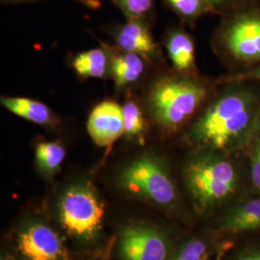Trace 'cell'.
I'll list each match as a JSON object with an SVG mask.
<instances>
[{"mask_svg": "<svg viewBox=\"0 0 260 260\" xmlns=\"http://www.w3.org/2000/svg\"><path fill=\"white\" fill-rule=\"evenodd\" d=\"M229 84L205 104L188 135L207 151L228 154L246 148L253 135L260 95L244 83Z\"/></svg>", "mask_w": 260, "mask_h": 260, "instance_id": "cell-1", "label": "cell"}, {"mask_svg": "<svg viewBox=\"0 0 260 260\" xmlns=\"http://www.w3.org/2000/svg\"><path fill=\"white\" fill-rule=\"evenodd\" d=\"M209 95V87L196 75H162L149 86L146 111L160 129L174 133L195 120Z\"/></svg>", "mask_w": 260, "mask_h": 260, "instance_id": "cell-2", "label": "cell"}, {"mask_svg": "<svg viewBox=\"0 0 260 260\" xmlns=\"http://www.w3.org/2000/svg\"><path fill=\"white\" fill-rule=\"evenodd\" d=\"M184 179L195 205L201 210L226 201L237 192L240 184L236 165L224 154L212 151L188 162Z\"/></svg>", "mask_w": 260, "mask_h": 260, "instance_id": "cell-3", "label": "cell"}, {"mask_svg": "<svg viewBox=\"0 0 260 260\" xmlns=\"http://www.w3.org/2000/svg\"><path fill=\"white\" fill-rule=\"evenodd\" d=\"M119 183L132 195L169 206L177 201V189L167 165L161 158L146 154L122 169Z\"/></svg>", "mask_w": 260, "mask_h": 260, "instance_id": "cell-4", "label": "cell"}, {"mask_svg": "<svg viewBox=\"0 0 260 260\" xmlns=\"http://www.w3.org/2000/svg\"><path fill=\"white\" fill-rule=\"evenodd\" d=\"M218 44L233 61L260 63L259 8H244L229 16L219 30Z\"/></svg>", "mask_w": 260, "mask_h": 260, "instance_id": "cell-5", "label": "cell"}, {"mask_svg": "<svg viewBox=\"0 0 260 260\" xmlns=\"http://www.w3.org/2000/svg\"><path fill=\"white\" fill-rule=\"evenodd\" d=\"M103 205L93 186L78 182L68 187L59 202V217L66 230L80 238H90L103 223Z\"/></svg>", "mask_w": 260, "mask_h": 260, "instance_id": "cell-6", "label": "cell"}, {"mask_svg": "<svg viewBox=\"0 0 260 260\" xmlns=\"http://www.w3.org/2000/svg\"><path fill=\"white\" fill-rule=\"evenodd\" d=\"M168 252L165 236L154 229L136 225L121 233L120 255L122 260H166Z\"/></svg>", "mask_w": 260, "mask_h": 260, "instance_id": "cell-7", "label": "cell"}, {"mask_svg": "<svg viewBox=\"0 0 260 260\" xmlns=\"http://www.w3.org/2000/svg\"><path fill=\"white\" fill-rule=\"evenodd\" d=\"M87 130L96 146L111 148L124 135L122 106L112 100L96 104L89 115Z\"/></svg>", "mask_w": 260, "mask_h": 260, "instance_id": "cell-8", "label": "cell"}, {"mask_svg": "<svg viewBox=\"0 0 260 260\" xmlns=\"http://www.w3.org/2000/svg\"><path fill=\"white\" fill-rule=\"evenodd\" d=\"M19 249L28 260H61L64 248L58 234L44 223H32L19 235Z\"/></svg>", "mask_w": 260, "mask_h": 260, "instance_id": "cell-9", "label": "cell"}, {"mask_svg": "<svg viewBox=\"0 0 260 260\" xmlns=\"http://www.w3.org/2000/svg\"><path fill=\"white\" fill-rule=\"evenodd\" d=\"M113 37L118 48L142 56L149 63L161 58V51L145 19H127L115 28Z\"/></svg>", "mask_w": 260, "mask_h": 260, "instance_id": "cell-10", "label": "cell"}, {"mask_svg": "<svg viewBox=\"0 0 260 260\" xmlns=\"http://www.w3.org/2000/svg\"><path fill=\"white\" fill-rule=\"evenodd\" d=\"M110 59V74L118 90H125L140 82L147 71L145 58L136 53L106 47Z\"/></svg>", "mask_w": 260, "mask_h": 260, "instance_id": "cell-11", "label": "cell"}, {"mask_svg": "<svg viewBox=\"0 0 260 260\" xmlns=\"http://www.w3.org/2000/svg\"><path fill=\"white\" fill-rule=\"evenodd\" d=\"M1 105L20 118L44 127L56 128L60 122L47 104L36 100L23 96H2Z\"/></svg>", "mask_w": 260, "mask_h": 260, "instance_id": "cell-12", "label": "cell"}, {"mask_svg": "<svg viewBox=\"0 0 260 260\" xmlns=\"http://www.w3.org/2000/svg\"><path fill=\"white\" fill-rule=\"evenodd\" d=\"M168 56L177 73L195 75L196 49L192 37L183 29H174L166 39Z\"/></svg>", "mask_w": 260, "mask_h": 260, "instance_id": "cell-13", "label": "cell"}, {"mask_svg": "<svg viewBox=\"0 0 260 260\" xmlns=\"http://www.w3.org/2000/svg\"><path fill=\"white\" fill-rule=\"evenodd\" d=\"M221 230L231 233L260 230V197L235 205L224 216Z\"/></svg>", "mask_w": 260, "mask_h": 260, "instance_id": "cell-14", "label": "cell"}, {"mask_svg": "<svg viewBox=\"0 0 260 260\" xmlns=\"http://www.w3.org/2000/svg\"><path fill=\"white\" fill-rule=\"evenodd\" d=\"M75 74L81 78H104L110 74V59L107 49L93 48L81 52L73 60Z\"/></svg>", "mask_w": 260, "mask_h": 260, "instance_id": "cell-15", "label": "cell"}, {"mask_svg": "<svg viewBox=\"0 0 260 260\" xmlns=\"http://www.w3.org/2000/svg\"><path fill=\"white\" fill-rule=\"evenodd\" d=\"M146 112L136 99H126L122 105L125 136L136 139H142L145 136L149 124Z\"/></svg>", "mask_w": 260, "mask_h": 260, "instance_id": "cell-16", "label": "cell"}, {"mask_svg": "<svg viewBox=\"0 0 260 260\" xmlns=\"http://www.w3.org/2000/svg\"><path fill=\"white\" fill-rule=\"evenodd\" d=\"M65 157L66 149L59 142L43 141L36 145V163L38 167L46 174L52 175L58 172Z\"/></svg>", "mask_w": 260, "mask_h": 260, "instance_id": "cell-17", "label": "cell"}, {"mask_svg": "<svg viewBox=\"0 0 260 260\" xmlns=\"http://www.w3.org/2000/svg\"><path fill=\"white\" fill-rule=\"evenodd\" d=\"M168 6L186 21H195L214 12L207 0H166Z\"/></svg>", "mask_w": 260, "mask_h": 260, "instance_id": "cell-18", "label": "cell"}, {"mask_svg": "<svg viewBox=\"0 0 260 260\" xmlns=\"http://www.w3.org/2000/svg\"><path fill=\"white\" fill-rule=\"evenodd\" d=\"M127 19H146L153 9V0H113Z\"/></svg>", "mask_w": 260, "mask_h": 260, "instance_id": "cell-19", "label": "cell"}, {"mask_svg": "<svg viewBox=\"0 0 260 260\" xmlns=\"http://www.w3.org/2000/svg\"><path fill=\"white\" fill-rule=\"evenodd\" d=\"M251 184L260 192V140L251 137L247 145Z\"/></svg>", "mask_w": 260, "mask_h": 260, "instance_id": "cell-20", "label": "cell"}, {"mask_svg": "<svg viewBox=\"0 0 260 260\" xmlns=\"http://www.w3.org/2000/svg\"><path fill=\"white\" fill-rule=\"evenodd\" d=\"M206 255L207 245L202 240L194 239L187 242L173 260H205Z\"/></svg>", "mask_w": 260, "mask_h": 260, "instance_id": "cell-21", "label": "cell"}, {"mask_svg": "<svg viewBox=\"0 0 260 260\" xmlns=\"http://www.w3.org/2000/svg\"><path fill=\"white\" fill-rule=\"evenodd\" d=\"M253 81H260V66L253 67L230 76H225L222 78V81L220 82L225 84L247 83V82H253Z\"/></svg>", "mask_w": 260, "mask_h": 260, "instance_id": "cell-22", "label": "cell"}, {"mask_svg": "<svg viewBox=\"0 0 260 260\" xmlns=\"http://www.w3.org/2000/svg\"><path fill=\"white\" fill-rule=\"evenodd\" d=\"M207 1L213 8L214 12H216L222 9L236 7L238 4H242L247 0H207Z\"/></svg>", "mask_w": 260, "mask_h": 260, "instance_id": "cell-23", "label": "cell"}, {"mask_svg": "<svg viewBox=\"0 0 260 260\" xmlns=\"http://www.w3.org/2000/svg\"><path fill=\"white\" fill-rule=\"evenodd\" d=\"M2 1L10 2V3H19V2H25V1H32V0H2ZM74 1L90 9H98L101 7V4H102L100 0H74Z\"/></svg>", "mask_w": 260, "mask_h": 260, "instance_id": "cell-24", "label": "cell"}, {"mask_svg": "<svg viewBox=\"0 0 260 260\" xmlns=\"http://www.w3.org/2000/svg\"><path fill=\"white\" fill-rule=\"evenodd\" d=\"M237 260H260V249L243 253Z\"/></svg>", "mask_w": 260, "mask_h": 260, "instance_id": "cell-25", "label": "cell"}, {"mask_svg": "<svg viewBox=\"0 0 260 260\" xmlns=\"http://www.w3.org/2000/svg\"><path fill=\"white\" fill-rule=\"evenodd\" d=\"M254 137L258 138L260 140V107L257 116H256V120H255V123H254V128H253V135Z\"/></svg>", "mask_w": 260, "mask_h": 260, "instance_id": "cell-26", "label": "cell"}, {"mask_svg": "<svg viewBox=\"0 0 260 260\" xmlns=\"http://www.w3.org/2000/svg\"><path fill=\"white\" fill-rule=\"evenodd\" d=\"M2 260H8V259H2Z\"/></svg>", "mask_w": 260, "mask_h": 260, "instance_id": "cell-27", "label": "cell"}]
</instances>
